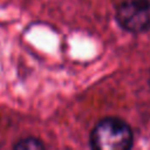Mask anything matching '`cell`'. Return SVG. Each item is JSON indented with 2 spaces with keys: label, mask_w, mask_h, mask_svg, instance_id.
Listing matches in <instances>:
<instances>
[{
  "label": "cell",
  "mask_w": 150,
  "mask_h": 150,
  "mask_svg": "<svg viewBox=\"0 0 150 150\" xmlns=\"http://www.w3.org/2000/svg\"><path fill=\"white\" fill-rule=\"evenodd\" d=\"M115 18L122 29L132 34L144 33L150 29V0H123Z\"/></svg>",
  "instance_id": "obj_2"
},
{
  "label": "cell",
  "mask_w": 150,
  "mask_h": 150,
  "mask_svg": "<svg viewBox=\"0 0 150 150\" xmlns=\"http://www.w3.org/2000/svg\"><path fill=\"white\" fill-rule=\"evenodd\" d=\"M14 149L16 150H35V149H43L45 145L43 143L38 139V138H34V137H26L23 139H20L14 145H13Z\"/></svg>",
  "instance_id": "obj_3"
},
{
  "label": "cell",
  "mask_w": 150,
  "mask_h": 150,
  "mask_svg": "<svg viewBox=\"0 0 150 150\" xmlns=\"http://www.w3.org/2000/svg\"><path fill=\"white\" fill-rule=\"evenodd\" d=\"M132 143L134 134L130 125L117 117L102 118L90 134V144L96 150H127Z\"/></svg>",
  "instance_id": "obj_1"
},
{
  "label": "cell",
  "mask_w": 150,
  "mask_h": 150,
  "mask_svg": "<svg viewBox=\"0 0 150 150\" xmlns=\"http://www.w3.org/2000/svg\"><path fill=\"white\" fill-rule=\"evenodd\" d=\"M149 86H150V77H149Z\"/></svg>",
  "instance_id": "obj_4"
}]
</instances>
